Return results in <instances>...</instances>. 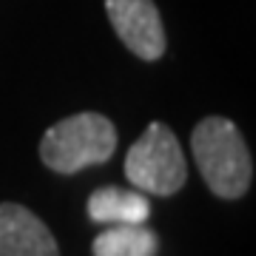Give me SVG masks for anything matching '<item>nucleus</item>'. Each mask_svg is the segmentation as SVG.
Instances as JSON below:
<instances>
[{
    "instance_id": "obj_1",
    "label": "nucleus",
    "mask_w": 256,
    "mask_h": 256,
    "mask_svg": "<svg viewBox=\"0 0 256 256\" xmlns=\"http://www.w3.org/2000/svg\"><path fill=\"white\" fill-rule=\"evenodd\" d=\"M191 148L202 180L222 200L245 196L254 180V160L245 137L230 120L205 117L191 134Z\"/></svg>"
},
{
    "instance_id": "obj_2",
    "label": "nucleus",
    "mask_w": 256,
    "mask_h": 256,
    "mask_svg": "<svg viewBox=\"0 0 256 256\" xmlns=\"http://www.w3.org/2000/svg\"><path fill=\"white\" fill-rule=\"evenodd\" d=\"M117 151V128L97 111L60 120L40 140V160L57 174H77L88 165L108 162Z\"/></svg>"
},
{
    "instance_id": "obj_3",
    "label": "nucleus",
    "mask_w": 256,
    "mask_h": 256,
    "mask_svg": "<svg viewBox=\"0 0 256 256\" xmlns=\"http://www.w3.org/2000/svg\"><path fill=\"white\" fill-rule=\"evenodd\" d=\"M126 176L137 191L154 196H171L182 191L188 180V165L174 131L162 122H151L128 151Z\"/></svg>"
},
{
    "instance_id": "obj_4",
    "label": "nucleus",
    "mask_w": 256,
    "mask_h": 256,
    "mask_svg": "<svg viewBox=\"0 0 256 256\" xmlns=\"http://www.w3.org/2000/svg\"><path fill=\"white\" fill-rule=\"evenodd\" d=\"M106 12L131 54L140 60H160L165 54L168 37L154 0H106Z\"/></svg>"
},
{
    "instance_id": "obj_5",
    "label": "nucleus",
    "mask_w": 256,
    "mask_h": 256,
    "mask_svg": "<svg viewBox=\"0 0 256 256\" xmlns=\"http://www.w3.org/2000/svg\"><path fill=\"white\" fill-rule=\"evenodd\" d=\"M0 256H60L46 222L18 202L0 205Z\"/></svg>"
},
{
    "instance_id": "obj_6",
    "label": "nucleus",
    "mask_w": 256,
    "mask_h": 256,
    "mask_svg": "<svg viewBox=\"0 0 256 256\" xmlns=\"http://www.w3.org/2000/svg\"><path fill=\"white\" fill-rule=\"evenodd\" d=\"M88 216L100 225H140L151 216V202L142 191H126L108 185L92 194Z\"/></svg>"
},
{
    "instance_id": "obj_7",
    "label": "nucleus",
    "mask_w": 256,
    "mask_h": 256,
    "mask_svg": "<svg viewBox=\"0 0 256 256\" xmlns=\"http://www.w3.org/2000/svg\"><path fill=\"white\" fill-rule=\"evenodd\" d=\"M156 234L140 225H108L94 239V256H156Z\"/></svg>"
}]
</instances>
